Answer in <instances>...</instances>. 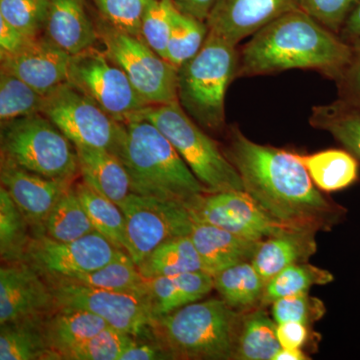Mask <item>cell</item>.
<instances>
[{
	"instance_id": "6da1fadb",
	"label": "cell",
	"mask_w": 360,
	"mask_h": 360,
	"mask_svg": "<svg viewBox=\"0 0 360 360\" xmlns=\"http://www.w3.org/2000/svg\"><path fill=\"white\" fill-rule=\"evenodd\" d=\"M221 148L245 193L281 224L319 232L345 219L347 210L322 195L298 153L252 141L236 124L225 130Z\"/></svg>"
},
{
	"instance_id": "7a4b0ae2",
	"label": "cell",
	"mask_w": 360,
	"mask_h": 360,
	"mask_svg": "<svg viewBox=\"0 0 360 360\" xmlns=\"http://www.w3.org/2000/svg\"><path fill=\"white\" fill-rule=\"evenodd\" d=\"M352 54L350 42L296 9L265 26L239 49L238 77L305 70L335 82Z\"/></svg>"
},
{
	"instance_id": "3957f363",
	"label": "cell",
	"mask_w": 360,
	"mask_h": 360,
	"mask_svg": "<svg viewBox=\"0 0 360 360\" xmlns=\"http://www.w3.org/2000/svg\"><path fill=\"white\" fill-rule=\"evenodd\" d=\"M122 123V135L112 153L127 168L132 193L186 207L208 193L153 123L141 118Z\"/></svg>"
},
{
	"instance_id": "277c9868",
	"label": "cell",
	"mask_w": 360,
	"mask_h": 360,
	"mask_svg": "<svg viewBox=\"0 0 360 360\" xmlns=\"http://www.w3.org/2000/svg\"><path fill=\"white\" fill-rule=\"evenodd\" d=\"M243 312L222 298L189 303L156 319L155 338L172 359H233Z\"/></svg>"
},
{
	"instance_id": "5b68a950",
	"label": "cell",
	"mask_w": 360,
	"mask_h": 360,
	"mask_svg": "<svg viewBox=\"0 0 360 360\" xmlns=\"http://www.w3.org/2000/svg\"><path fill=\"white\" fill-rule=\"evenodd\" d=\"M239 49L208 33L200 52L177 70V101L208 134H224L225 94L238 77Z\"/></svg>"
},
{
	"instance_id": "8992f818",
	"label": "cell",
	"mask_w": 360,
	"mask_h": 360,
	"mask_svg": "<svg viewBox=\"0 0 360 360\" xmlns=\"http://www.w3.org/2000/svg\"><path fill=\"white\" fill-rule=\"evenodd\" d=\"M134 118L148 120L158 127L208 193L245 191L221 146L186 115L179 101L146 106L130 120Z\"/></svg>"
},
{
	"instance_id": "52a82bcc",
	"label": "cell",
	"mask_w": 360,
	"mask_h": 360,
	"mask_svg": "<svg viewBox=\"0 0 360 360\" xmlns=\"http://www.w3.org/2000/svg\"><path fill=\"white\" fill-rule=\"evenodd\" d=\"M1 158L49 179L75 181L79 174L77 148L42 115L1 123Z\"/></svg>"
},
{
	"instance_id": "ba28073f",
	"label": "cell",
	"mask_w": 360,
	"mask_h": 360,
	"mask_svg": "<svg viewBox=\"0 0 360 360\" xmlns=\"http://www.w3.org/2000/svg\"><path fill=\"white\" fill-rule=\"evenodd\" d=\"M98 39L108 58L120 66L148 105L177 101V70L139 37L122 32L108 22H96Z\"/></svg>"
},
{
	"instance_id": "9c48e42d",
	"label": "cell",
	"mask_w": 360,
	"mask_h": 360,
	"mask_svg": "<svg viewBox=\"0 0 360 360\" xmlns=\"http://www.w3.org/2000/svg\"><path fill=\"white\" fill-rule=\"evenodd\" d=\"M56 307L85 310L104 319L111 328L136 338H155L156 317L148 288L101 290L68 281H46Z\"/></svg>"
},
{
	"instance_id": "30bf717a",
	"label": "cell",
	"mask_w": 360,
	"mask_h": 360,
	"mask_svg": "<svg viewBox=\"0 0 360 360\" xmlns=\"http://www.w3.org/2000/svg\"><path fill=\"white\" fill-rule=\"evenodd\" d=\"M68 82L118 122L148 106L124 71L94 46L71 56Z\"/></svg>"
},
{
	"instance_id": "8fae6325",
	"label": "cell",
	"mask_w": 360,
	"mask_h": 360,
	"mask_svg": "<svg viewBox=\"0 0 360 360\" xmlns=\"http://www.w3.org/2000/svg\"><path fill=\"white\" fill-rule=\"evenodd\" d=\"M41 115L49 118L75 146L113 153L122 135V122L113 120L68 82L45 96Z\"/></svg>"
},
{
	"instance_id": "7c38bea8",
	"label": "cell",
	"mask_w": 360,
	"mask_h": 360,
	"mask_svg": "<svg viewBox=\"0 0 360 360\" xmlns=\"http://www.w3.org/2000/svg\"><path fill=\"white\" fill-rule=\"evenodd\" d=\"M125 217L127 252L137 266L169 239L189 236L194 220L188 208L174 201L131 193L120 205Z\"/></svg>"
},
{
	"instance_id": "4fadbf2b",
	"label": "cell",
	"mask_w": 360,
	"mask_h": 360,
	"mask_svg": "<svg viewBox=\"0 0 360 360\" xmlns=\"http://www.w3.org/2000/svg\"><path fill=\"white\" fill-rule=\"evenodd\" d=\"M120 251L98 231L70 243L33 236L23 262L37 270L44 281H59L101 269Z\"/></svg>"
},
{
	"instance_id": "5bb4252c",
	"label": "cell",
	"mask_w": 360,
	"mask_h": 360,
	"mask_svg": "<svg viewBox=\"0 0 360 360\" xmlns=\"http://www.w3.org/2000/svg\"><path fill=\"white\" fill-rule=\"evenodd\" d=\"M187 208L194 221L215 225L252 240L264 241L291 229L272 219L245 191L207 193Z\"/></svg>"
},
{
	"instance_id": "9a60e30c",
	"label": "cell",
	"mask_w": 360,
	"mask_h": 360,
	"mask_svg": "<svg viewBox=\"0 0 360 360\" xmlns=\"http://www.w3.org/2000/svg\"><path fill=\"white\" fill-rule=\"evenodd\" d=\"M1 186L8 193L30 225L32 236H41L47 217L73 181L49 179L1 158Z\"/></svg>"
},
{
	"instance_id": "2e32d148",
	"label": "cell",
	"mask_w": 360,
	"mask_h": 360,
	"mask_svg": "<svg viewBox=\"0 0 360 360\" xmlns=\"http://www.w3.org/2000/svg\"><path fill=\"white\" fill-rule=\"evenodd\" d=\"M56 307L49 283L25 262L0 269V324L44 317Z\"/></svg>"
},
{
	"instance_id": "e0dca14e",
	"label": "cell",
	"mask_w": 360,
	"mask_h": 360,
	"mask_svg": "<svg viewBox=\"0 0 360 360\" xmlns=\"http://www.w3.org/2000/svg\"><path fill=\"white\" fill-rule=\"evenodd\" d=\"M296 9H300V0H217L206 25L210 32L238 46L243 39Z\"/></svg>"
},
{
	"instance_id": "ac0fdd59",
	"label": "cell",
	"mask_w": 360,
	"mask_h": 360,
	"mask_svg": "<svg viewBox=\"0 0 360 360\" xmlns=\"http://www.w3.org/2000/svg\"><path fill=\"white\" fill-rule=\"evenodd\" d=\"M71 56L45 35L32 39L22 51L1 58V70L15 75L47 96L68 82Z\"/></svg>"
},
{
	"instance_id": "d6986e66",
	"label": "cell",
	"mask_w": 360,
	"mask_h": 360,
	"mask_svg": "<svg viewBox=\"0 0 360 360\" xmlns=\"http://www.w3.org/2000/svg\"><path fill=\"white\" fill-rule=\"evenodd\" d=\"M189 238L200 255L205 271L212 276L233 265L251 262L262 243L200 221L193 222Z\"/></svg>"
},
{
	"instance_id": "ffe728a7",
	"label": "cell",
	"mask_w": 360,
	"mask_h": 360,
	"mask_svg": "<svg viewBox=\"0 0 360 360\" xmlns=\"http://www.w3.org/2000/svg\"><path fill=\"white\" fill-rule=\"evenodd\" d=\"M44 35L70 56L94 46L99 40L85 0H49Z\"/></svg>"
},
{
	"instance_id": "44dd1931",
	"label": "cell",
	"mask_w": 360,
	"mask_h": 360,
	"mask_svg": "<svg viewBox=\"0 0 360 360\" xmlns=\"http://www.w3.org/2000/svg\"><path fill=\"white\" fill-rule=\"evenodd\" d=\"M316 231L288 229L264 239L258 246L251 264L265 283L290 265L307 262L316 252Z\"/></svg>"
},
{
	"instance_id": "7402d4cb",
	"label": "cell",
	"mask_w": 360,
	"mask_h": 360,
	"mask_svg": "<svg viewBox=\"0 0 360 360\" xmlns=\"http://www.w3.org/2000/svg\"><path fill=\"white\" fill-rule=\"evenodd\" d=\"M82 181L118 206L132 193L122 160L105 149L75 146Z\"/></svg>"
},
{
	"instance_id": "603a6c76",
	"label": "cell",
	"mask_w": 360,
	"mask_h": 360,
	"mask_svg": "<svg viewBox=\"0 0 360 360\" xmlns=\"http://www.w3.org/2000/svg\"><path fill=\"white\" fill-rule=\"evenodd\" d=\"M110 326L101 317L77 309L58 307L44 319V333L51 350V360L94 338Z\"/></svg>"
},
{
	"instance_id": "cb8c5ba5",
	"label": "cell",
	"mask_w": 360,
	"mask_h": 360,
	"mask_svg": "<svg viewBox=\"0 0 360 360\" xmlns=\"http://www.w3.org/2000/svg\"><path fill=\"white\" fill-rule=\"evenodd\" d=\"M148 288L158 319L189 303L200 302L214 288V283L212 274L200 270L148 279Z\"/></svg>"
},
{
	"instance_id": "d4e9b609",
	"label": "cell",
	"mask_w": 360,
	"mask_h": 360,
	"mask_svg": "<svg viewBox=\"0 0 360 360\" xmlns=\"http://www.w3.org/2000/svg\"><path fill=\"white\" fill-rule=\"evenodd\" d=\"M316 187L326 193L342 191L359 179V158L347 149L298 155Z\"/></svg>"
},
{
	"instance_id": "484cf974",
	"label": "cell",
	"mask_w": 360,
	"mask_h": 360,
	"mask_svg": "<svg viewBox=\"0 0 360 360\" xmlns=\"http://www.w3.org/2000/svg\"><path fill=\"white\" fill-rule=\"evenodd\" d=\"M281 348L277 323L264 307L243 312L234 360H274Z\"/></svg>"
},
{
	"instance_id": "4316f807",
	"label": "cell",
	"mask_w": 360,
	"mask_h": 360,
	"mask_svg": "<svg viewBox=\"0 0 360 360\" xmlns=\"http://www.w3.org/2000/svg\"><path fill=\"white\" fill-rule=\"evenodd\" d=\"M44 317L0 324V359L51 360Z\"/></svg>"
},
{
	"instance_id": "83f0119b",
	"label": "cell",
	"mask_w": 360,
	"mask_h": 360,
	"mask_svg": "<svg viewBox=\"0 0 360 360\" xmlns=\"http://www.w3.org/2000/svg\"><path fill=\"white\" fill-rule=\"evenodd\" d=\"M214 290L239 311L259 307L266 283L251 262H241L213 276Z\"/></svg>"
},
{
	"instance_id": "f1b7e54d",
	"label": "cell",
	"mask_w": 360,
	"mask_h": 360,
	"mask_svg": "<svg viewBox=\"0 0 360 360\" xmlns=\"http://www.w3.org/2000/svg\"><path fill=\"white\" fill-rule=\"evenodd\" d=\"M139 269L146 279L205 271L200 255L189 236L169 239L162 243L142 262Z\"/></svg>"
},
{
	"instance_id": "f546056e",
	"label": "cell",
	"mask_w": 360,
	"mask_h": 360,
	"mask_svg": "<svg viewBox=\"0 0 360 360\" xmlns=\"http://www.w3.org/2000/svg\"><path fill=\"white\" fill-rule=\"evenodd\" d=\"M309 123L328 132L338 143L360 160V108L338 99L312 108Z\"/></svg>"
},
{
	"instance_id": "4dcf8cb0",
	"label": "cell",
	"mask_w": 360,
	"mask_h": 360,
	"mask_svg": "<svg viewBox=\"0 0 360 360\" xmlns=\"http://www.w3.org/2000/svg\"><path fill=\"white\" fill-rule=\"evenodd\" d=\"M75 188L96 231L116 248L127 252L125 217L122 208L84 181L75 184Z\"/></svg>"
},
{
	"instance_id": "1f68e13d",
	"label": "cell",
	"mask_w": 360,
	"mask_h": 360,
	"mask_svg": "<svg viewBox=\"0 0 360 360\" xmlns=\"http://www.w3.org/2000/svg\"><path fill=\"white\" fill-rule=\"evenodd\" d=\"M94 231L96 229L72 186L47 217L41 236L60 243H70Z\"/></svg>"
},
{
	"instance_id": "d6a6232c",
	"label": "cell",
	"mask_w": 360,
	"mask_h": 360,
	"mask_svg": "<svg viewBox=\"0 0 360 360\" xmlns=\"http://www.w3.org/2000/svg\"><path fill=\"white\" fill-rule=\"evenodd\" d=\"M49 281H68L101 290L118 291L142 290L148 288V279L142 276L139 266L125 251H120L110 262L94 271L79 274L72 278Z\"/></svg>"
},
{
	"instance_id": "836d02e7",
	"label": "cell",
	"mask_w": 360,
	"mask_h": 360,
	"mask_svg": "<svg viewBox=\"0 0 360 360\" xmlns=\"http://www.w3.org/2000/svg\"><path fill=\"white\" fill-rule=\"evenodd\" d=\"M33 238L30 225L8 193L0 188V255L2 264L23 262Z\"/></svg>"
},
{
	"instance_id": "e575fe53",
	"label": "cell",
	"mask_w": 360,
	"mask_h": 360,
	"mask_svg": "<svg viewBox=\"0 0 360 360\" xmlns=\"http://www.w3.org/2000/svg\"><path fill=\"white\" fill-rule=\"evenodd\" d=\"M335 281L333 274L309 262L290 265L269 279L265 285L259 307H266L286 296L309 292L314 285H326Z\"/></svg>"
},
{
	"instance_id": "d590c367",
	"label": "cell",
	"mask_w": 360,
	"mask_h": 360,
	"mask_svg": "<svg viewBox=\"0 0 360 360\" xmlns=\"http://www.w3.org/2000/svg\"><path fill=\"white\" fill-rule=\"evenodd\" d=\"M45 96L20 78L0 70V120L1 123L41 115Z\"/></svg>"
},
{
	"instance_id": "8d00e7d4",
	"label": "cell",
	"mask_w": 360,
	"mask_h": 360,
	"mask_svg": "<svg viewBox=\"0 0 360 360\" xmlns=\"http://www.w3.org/2000/svg\"><path fill=\"white\" fill-rule=\"evenodd\" d=\"M210 28L205 21L196 20L176 11L168 39L165 59L179 68L200 52L207 39Z\"/></svg>"
},
{
	"instance_id": "74e56055",
	"label": "cell",
	"mask_w": 360,
	"mask_h": 360,
	"mask_svg": "<svg viewBox=\"0 0 360 360\" xmlns=\"http://www.w3.org/2000/svg\"><path fill=\"white\" fill-rule=\"evenodd\" d=\"M135 336L108 326L94 338L61 355L59 360H118Z\"/></svg>"
},
{
	"instance_id": "f35d334b",
	"label": "cell",
	"mask_w": 360,
	"mask_h": 360,
	"mask_svg": "<svg viewBox=\"0 0 360 360\" xmlns=\"http://www.w3.org/2000/svg\"><path fill=\"white\" fill-rule=\"evenodd\" d=\"M176 11L172 0H153L142 16L139 37L165 59Z\"/></svg>"
},
{
	"instance_id": "ab89813d",
	"label": "cell",
	"mask_w": 360,
	"mask_h": 360,
	"mask_svg": "<svg viewBox=\"0 0 360 360\" xmlns=\"http://www.w3.org/2000/svg\"><path fill=\"white\" fill-rule=\"evenodd\" d=\"M49 0H0V16L30 37L44 32Z\"/></svg>"
},
{
	"instance_id": "60d3db41",
	"label": "cell",
	"mask_w": 360,
	"mask_h": 360,
	"mask_svg": "<svg viewBox=\"0 0 360 360\" xmlns=\"http://www.w3.org/2000/svg\"><path fill=\"white\" fill-rule=\"evenodd\" d=\"M99 18L108 25L139 37L142 16L153 0H89Z\"/></svg>"
},
{
	"instance_id": "b9f144b4",
	"label": "cell",
	"mask_w": 360,
	"mask_h": 360,
	"mask_svg": "<svg viewBox=\"0 0 360 360\" xmlns=\"http://www.w3.org/2000/svg\"><path fill=\"white\" fill-rule=\"evenodd\" d=\"M324 303L309 292L286 296L271 304V315L277 324L284 322H300L310 326L326 314Z\"/></svg>"
},
{
	"instance_id": "7bdbcfd3",
	"label": "cell",
	"mask_w": 360,
	"mask_h": 360,
	"mask_svg": "<svg viewBox=\"0 0 360 360\" xmlns=\"http://www.w3.org/2000/svg\"><path fill=\"white\" fill-rule=\"evenodd\" d=\"M360 0H300V9L340 35L343 26L354 13Z\"/></svg>"
},
{
	"instance_id": "ee69618b",
	"label": "cell",
	"mask_w": 360,
	"mask_h": 360,
	"mask_svg": "<svg viewBox=\"0 0 360 360\" xmlns=\"http://www.w3.org/2000/svg\"><path fill=\"white\" fill-rule=\"evenodd\" d=\"M350 44L352 45V58L335 84L340 101L360 108V39Z\"/></svg>"
},
{
	"instance_id": "f6af8a7d",
	"label": "cell",
	"mask_w": 360,
	"mask_h": 360,
	"mask_svg": "<svg viewBox=\"0 0 360 360\" xmlns=\"http://www.w3.org/2000/svg\"><path fill=\"white\" fill-rule=\"evenodd\" d=\"M172 359V355L158 338H136L123 350L118 360Z\"/></svg>"
},
{
	"instance_id": "bcb514c9",
	"label": "cell",
	"mask_w": 360,
	"mask_h": 360,
	"mask_svg": "<svg viewBox=\"0 0 360 360\" xmlns=\"http://www.w3.org/2000/svg\"><path fill=\"white\" fill-rule=\"evenodd\" d=\"M37 37H30L0 16V56H14Z\"/></svg>"
},
{
	"instance_id": "7dc6e473",
	"label": "cell",
	"mask_w": 360,
	"mask_h": 360,
	"mask_svg": "<svg viewBox=\"0 0 360 360\" xmlns=\"http://www.w3.org/2000/svg\"><path fill=\"white\" fill-rule=\"evenodd\" d=\"M309 326L300 322L277 324V338L283 348H302L309 340Z\"/></svg>"
},
{
	"instance_id": "c3c4849f",
	"label": "cell",
	"mask_w": 360,
	"mask_h": 360,
	"mask_svg": "<svg viewBox=\"0 0 360 360\" xmlns=\"http://www.w3.org/2000/svg\"><path fill=\"white\" fill-rule=\"evenodd\" d=\"M172 1L180 13L206 22L217 0H172Z\"/></svg>"
},
{
	"instance_id": "681fc988",
	"label": "cell",
	"mask_w": 360,
	"mask_h": 360,
	"mask_svg": "<svg viewBox=\"0 0 360 360\" xmlns=\"http://www.w3.org/2000/svg\"><path fill=\"white\" fill-rule=\"evenodd\" d=\"M340 37L348 42L360 39V2L343 26Z\"/></svg>"
},
{
	"instance_id": "f907efd6",
	"label": "cell",
	"mask_w": 360,
	"mask_h": 360,
	"mask_svg": "<svg viewBox=\"0 0 360 360\" xmlns=\"http://www.w3.org/2000/svg\"><path fill=\"white\" fill-rule=\"evenodd\" d=\"M309 357L302 352V348H283L274 356V360H307Z\"/></svg>"
}]
</instances>
